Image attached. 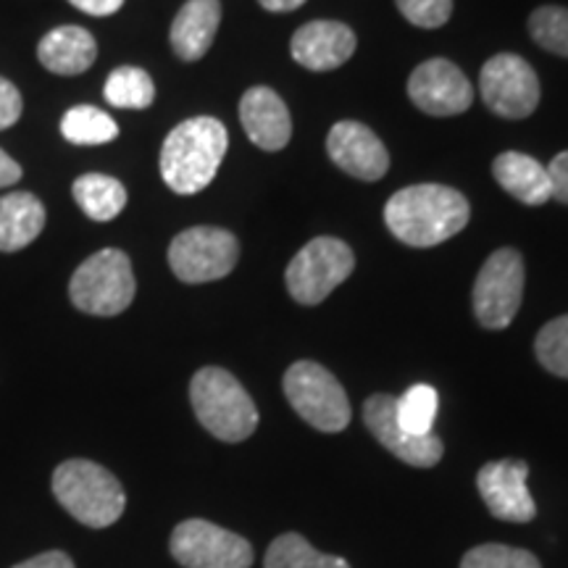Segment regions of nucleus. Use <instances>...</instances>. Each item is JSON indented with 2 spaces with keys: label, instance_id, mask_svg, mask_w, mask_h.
I'll list each match as a JSON object with an SVG mask.
<instances>
[{
  "label": "nucleus",
  "instance_id": "nucleus-1",
  "mask_svg": "<svg viewBox=\"0 0 568 568\" xmlns=\"http://www.w3.org/2000/svg\"><path fill=\"white\" fill-rule=\"evenodd\" d=\"M468 201L445 184H414L389 197L385 224L400 243L410 247H435L466 230Z\"/></svg>",
  "mask_w": 568,
  "mask_h": 568
},
{
  "label": "nucleus",
  "instance_id": "nucleus-2",
  "mask_svg": "<svg viewBox=\"0 0 568 568\" xmlns=\"http://www.w3.org/2000/svg\"><path fill=\"white\" fill-rule=\"evenodd\" d=\"M230 134L213 116L176 124L161 148V176L176 195H195L209 187L222 166Z\"/></svg>",
  "mask_w": 568,
  "mask_h": 568
},
{
  "label": "nucleus",
  "instance_id": "nucleus-3",
  "mask_svg": "<svg viewBox=\"0 0 568 568\" xmlns=\"http://www.w3.org/2000/svg\"><path fill=\"white\" fill-rule=\"evenodd\" d=\"M53 495L63 510L90 529H105L122 518L126 495L109 468L95 460L71 458L53 471Z\"/></svg>",
  "mask_w": 568,
  "mask_h": 568
},
{
  "label": "nucleus",
  "instance_id": "nucleus-4",
  "mask_svg": "<svg viewBox=\"0 0 568 568\" xmlns=\"http://www.w3.org/2000/svg\"><path fill=\"white\" fill-rule=\"evenodd\" d=\"M190 403L203 429L222 443H245L258 426L253 397L226 368H201L190 382Z\"/></svg>",
  "mask_w": 568,
  "mask_h": 568
},
{
  "label": "nucleus",
  "instance_id": "nucleus-5",
  "mask_svg": "<svg viewBox=\"0 0 568 568\" xmlns=\"http://www.w3.org/2000/svg\"><path fill=\"white\" fill-rule=\"evenodd\" d=\"M138 293L132 261L124 251L105 247L90 255L69 282V297L77 311L90 316H119Z\"/></svg>",
  "mask_w": 568,
  "mask_h": 568
},
{
  "label": "nucleus",
  "instance_id": "nucleus-6",
  "mask_svg": "<svg viewBox=\"0 0 568 568\" xmlns=\"http://www.w3.org/2000/svg\"><path fill=\"white\" fill-rule=\"evenodd\" d=\"M284 395L297 416L318 432L335 435L351 424L353 410L337 376L314 361H297L284 374Z\"/></svg>",
  "mask_w": 568,
  "mask_h": 568
},
{
  "label": "nucleus",
  "instance_id": "nucleus-7",
  "mask_svg": "<svg viewBox=\"0 0 568 568\" xmlns=\"http://www.w3.org/2000/svg\"><path fill=\"white\" fill-rule=\"evenodd\" d=\"M355 268V255L343 240L316 237L290 261L287 290L301 305H318L339 287Z\"/></svg>",
  "mask_w": 568,
  "mask_h": 568
},
{
  "label": "nucleus",
  "instance_id": "nucleus-8",
  "mask_svg": "<svg viewBox=\"0 0 568 568\" xmlns=\"http://www.w3.org/2000/svg\"><path fill=\"white\" fill-rule=\"evenodd\" d=\"M240 258V243L219 226H193L176 234L169 245V266L176 280L203 284L224 280Z\"/></svg>",
  "mask_w": 568,
  "mask_h": 568
},
{
  "label": "nucleus",
  "instance_id": "nucleus-9",
  "mask_svg": "<svg viewBox=\"0 0 568 568\" xmlns=\"http://www.w3.org/2000/svg\"><path fill=\"white\" fill-rule=\"evenodd\" d=\"M524 297V258L514 247H500L481 266L474 284V314L485 329H506Z\"/></svg>",
  "mask_w": 568,
  "mask_h": 568
},
{
  "label": "nucleus",
  "instance_id": "nucleus-10",
  "mask_svg": "<svg viewBox=\"0 0 568 568\" xmlns=\"http://www.w3.org/2000/svg\"><path fill=\"white\" fill-rule=\"evenodd\" d=\"M174 560L184 568H251L253 545L245 537L205 521L187 518L176 524L169 542Z\"/></svg>",
  "mask_w": 568,
  "mask_h": 568
},
{
  "label": "nucleus",
  "instance_id": "nucleus-11",
  "mask_svg": "<svg viewBox=\"0 0 568 568\" xmlns=\"http://www.w3.org/2000/svg\"><path fill=\"white\" fill-rule=\"evenodd\" d=\"M481 101L503 119H527L539 105V80L521 55L500 53L481 67Z\"/></svg>",
  "mask_w": 568,
  "mask_h": 568
},
{
  "label": "nucleus",
  "instance_id": "nucleus-12",
  "mask_svg": "<svg viewBox=\"0 0 568 568\" xmlns=\"http://www.w3.org/2000/svg\"><path fill=\"white\" fill-rule=\"evenodd\" d=\"M527 477L529 464L518 458H503L481 466L477 489L489 514L500 521L529 524L537 516V506L527 487Z\"/></svg>",
  "mask_w": 568,
  "mask_h": 568
},
{
  "label": "nucleus",
  "instance_id": "nucleus-13",
  "mask_svg": "<svg viewBox=\"0 0 568 568\" xmlns=\"http://www.w3.org/2000/svg\"><path fill=\"white\" fill-rule=\"evenodd\" d=\"M395 400L393 395H372L364 403V424L368 426L376 443L387 447L395 458H400L403 464L416 466V468H432L439 464L445 447L435 432L426 437H414L397 424L395 414Z\"/></svg>",
  "mask_w": 568,
  "mask_h": 568
},
{
  "label": "nucleus",
  "instance_id": "nucleus-14",
  "mask_svg": "<svg viewBox=\"0 0 568 568\" xmlns=\"http://www.w3.org/2000/svg\"><path fill=\"white\" fill-rule=\"evenodd\" d=\"M408 95L429 116H456L468 111L474 101L468 77L447 59L424 61L410 74Z\"/></svg>",
  "mask_w": 568,
  "mask_h": 568
},
{
  "label": "nucleus",
  "instance_id": "nucleus-15",
  "mask_svg": "<svg viewBox=\"0 0 568 568\" xmlns=\"http://www.w3.org/2000/svg\"><path fill=\"white\" fill-rule=\"evenodd\" d=\"M326 153L355 180L376 182L387 174L389 153L376 134L361 122H339L326 138Z\"/></svg>",
  "mask_w": 568,
  "mask_h": 568
},
{
  "label": "nucleus",
  "instance_id": "nucleus-16",
  "mask_svg": "<svg viewBox=\"0 0 568 568\" xmlns=\"http://www.w3.org/2000/svg\"><path fill=\"white\" fill-rule=\"evenodd\" d=\"M293 59L303 69L332 71L351 61L355 53V34L343 21H308L293 34Z\"/></svg>",
  "mask_w": 568,
  "mask_h": 568
},
{
  "label": "nucleus",
  "instance_id": "nucleus-17",
  "mask_svg": "<svg viewBox=\"0 0 568 568\" xmlns=\"http://www.w3.org/2000/svg\"><path fill=\"white\" fill-rule=\"evenodd\" d=\"M240 122L261 151H282L293 138V119L272 88H251L240 101Z\"/></svg>",
  "mask_w": 568,
  "mask_h": 568
},
{
  "label": "nucleus",
  "instance_id": "nucleus-18",
  "mask_svg": "<svg viewBox=\"0 0 568 568\" xmlns=\"http://www.w3.org/2000/svg\"><path fill=\"white\" fill-rule=\"evenodd\" d=\"M222 24V0H187L174 17L172 40L174 53L182 61H201Z\"/></svg>",
  "mask_w": 568,
  "mask_h": 568
},
{
  "label": "nucleus",
  "instance_id": "nucleus-19",
  "mask_svg": "<svg viewBox=\"0 0 568 568\" xmlns=\"http://www.w3.org/2000/svg\"><path fill=\"white\" fill-rule=\"evenodd\" d=\"M38 59L51 74L77 77L95 63L98 42L82 27H55L40 40Z\"/></svg>",
  "mask_w": 568,
  "mask_h": 568
},
{
  "label": "nucleus",
  "instance_id": "nucleus-20",
  "mask_svg": "<svg viewBox=\"0 0 568 568\" xmlns=\"http://www.w3.org/2000/svg\"><path fill=\"white\" fill-rule=\"evenodd\" d=\"M493 174L506 193L527 205H545L552 197L548 166L527 153H500L493 163Z\"/></svg>",
  "mask_w": 568,
  "mask_h": 568
},
{
  "label": "nucleus",
  "instance_id": "nucleus-21",
  "mask_svg": "<svg viewBox=\"0 0 568 568\" xmlns=\"http://www.w3.org/2000/svg\"><path fill=\"white\" fill-rule=\"evenodd\" d=\"M45 230V205L38 195L9 193L0 197V253H17L32 245Z\"/></svg>",
  "mask_w": 568,
  "mask_h": 568
},
{
  "label": "nucleus",
  "instance_id": "nucleus-22",
  "mask_svg": "<svg viewBox=\"0 0 568 568\" xmlns=\"http://www.w3.org/2000/svg\"><path fill=\"white\" fill-rule=\"evenodd\" d=\"M71 195L92 222H111L126 205L124 184L105 174H82L71 187Z\"/></svg>",
  "mask_w": 568,
  "mask_h": 568
},
{
  "label": "nucleus",
  "instance_id": "nucleus-23",
  "mask_svg": "<svg viewBox=\"0 0 568 568\" xmlns=\"http://www.w3.org/2000/svg\"><path fill=\"white\" fill-rule=\"evenodd\" d=\"M264 568H351V564L345 558L318 552L297 531H287V535H280L268 545Z\"/></svg>",
  "mask_w": 568,
  "mask_h": 568
},
{
  "label": "nucleus",
  "instance_id": "nucleus-24",
  "mask_svg": "<svg viewBox=\"0 0 568 568\" xmlns=\"http://www.w3.org/2000/svg\"><path fill=\"white\" fill-rule=\"evenodd\" d=\"M103 95L113 109L142 111L153 105L155 84L145 69L119 67L116 71H111V77L105 80Z\"/></svg>",
  "mask_w": 568,
  "mask_h": 568
},
{
  "label": "nucleus",
  "instance_id": "nucleus-25",
  "mask_svg": "<svg viewBox=\"0 0 568 568\" xmlns=\"http://www.w3.org/2000/svg\"><path fill=\"white\" fill-rule=\"evenodd\" d=\"M61 134L74 145H103L119 138V126L109 113L95 105H74L63 113Z\"/></svg>",
  "mask_w": 568,
  "mask_h": 568
},
{
  "label": "nucleus",
  "instance_id": "nucleus-26",
  "mask_svg": "<svg viewBox=\"0 0 568 568\" xmlns=\"http://www.w3.org/2000/svg\"><path fill=\"white\" fill-rule=\"evenodd\" d=\"M439 408L437 389L429 385H414L406 395L395 400V414L397 424L414 437L432 435V426H435Z\"/></svg>",
  "mask_w": 568,
  "mask_h": 568
},
{
  "label": "nucleus",
  "instance_id": "nucleus-27",
  "mask_svg": "<svg viewBox=\"0 0 568 568\" xmlns=\"http://www.w3.org/2000/svg\"><path fill=\"white\" fill-rule=\"evenodd\" d=\"M537 361L548 368L550 374L568 379V314L552 318L539 329L535 339Z\"/></svg>",
  "mask_w": 568,
  "mask_h": 568
},
{
  "label": "nucleus",
  "instance_id": "nucleus-28",
  "mask_svg": "<svg viewBox=\"0 0 568 568\" xmlns=\"http://www.w3.org/2000/svg\"><path fill=\"white\" fill-rule=\"evenodd\" d=\"M529 32L539 48L568 59V9L542 6L531 13Z\"/></svg>",
  "mask_w": 568,
  "mask_h": 568
},
{
  "label": "nucleus",
  "instance_id": "nucleus-29",
  "mask_svg": "<svg viewBox=\"0 0 568 568\" xmlns=\"http://www.w3.org/2000/svg\"><path fill=\"white\" fill-rule=\"evenodd\" d=\"M460 568H542L535 552L510 548V545H477L460 560Z\"/></svg>",
  "mask_w": 568,
  "mask_h": 568
},
{
  "label": "nucleus",
  "instance_id": "nucleus-30",
  "mask_svg": "<svg viewBox=\"0 0 568 568\" xmlns=\"http://www.w3.org/2000/svg\"><path fill=\"white\" fill-rule=\"evenodd\" d=\"M395 3L410 24L424 27V30H437L447 24L453 13V0H395Z\"/></svg>",
  "mask_w": 568,
  "mask_h": 568
},
{
  "label": "nucleus",
  "instance_id": "nucleus-31",
  "mask_svg": "<svg viewBox=\"0 0 568 568\" xmlns=\"http://www.w3.org/2000/svg\"><path fill=\"white\" fill-rule=\"evenodd\" d=\"M21 111H24V101H21L19 88L6 77H0V132L17 124Z\"/></svg>",
  "mask_w": 568,
  "mask_h": 568
},
{
  "label": "nucleus",
  "instance_id": "nucleus-32",
  "mask_svg": "<svg viewBox=\"0 0 568 568\" xmlns=\"http://www.w3.org/2000/svg\"><path fill=\"white\" fill-rule=\"evenodd\" d=\"M550 184H552V197L568 205V151L558 153L548 166Z\"/></svg>",
  "mask_w": 568,
  "mask_h": 568
},
{
  "label": "nucleus",
  "instance_id": "nucleus-33",
  "mask_svg": "<svg viewBox=\"0 0 568 568\" xmlns=\"http://www.w3.org/2000/svg\"><path fill=\"white\" fill-rule=\"evenodd\" d=\"M13 568H74V560H71L63 550H48Z\"/></svg>",
  "mask_w": 568,
  "mask_h": 568
},
{
  "label": "nucleus",
  "instance_id": "nucleus-34",
  "mask_svg": "<svg viewBox=\"0 0 568 568\" xmlns=\"http://www.w3.org/2000/svg\"><path fill=\"white\" fill-rule=\"evenodd\" d=\"M74 9H80L90 17H111L124 6V0H69Z\"/></svg>",
  "mask_w": 568,
  "mask_h": 568
},
{
  "label": "nucleus",
  "instance_id": "nucleus-35",
  "mask_svg": "<svg viewBox=\"0 0 568 568\" xmlns=\"http://www.w3.org/2000/svg\"><path fill=\"white\" fill-rule=\"evenodd\" d=\"M21 174H24V172H21L19 163L13 161L11 155L3 151V148H0V190L17 184L21 180Z\"/></svg>",
  "mask_w": 568,
  "mask_h": 568
},
{
  "label": "nucleus",
  "instance_id": "nucleus-36",
  "mask_svg": "<svg viewBox=\"0 0 568 568\" xmlns=\"http://www.w3.org/2000/svg\"><path fill=\"white\" fill-rule=\"evenodd\" d=\"M258 3L272 13H287V11L301 9L305 0H258Z\"/></svg>",
  "mask_w": 568,
  "mask_h": 568
}]
</instances>
